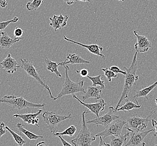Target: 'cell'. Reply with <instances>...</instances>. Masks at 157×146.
<instances>
[{"label":"cell","instance_id":"cell-4","mask_svg":"<svg viewBox=\"0 0 157 146\" xmlns=\"http://www.w3.org/2000/svg\"><path fill=\"white\" fill-rule=\"evenodd\" d=\"M0 103H6L19 110L24 108H44L45 103H36L27 101L22 97H17L14 95H5L0 99Z\"/></svg>","mask_w":157,"mask_h":146},{"label":"cell","instance_id":"cell-42","mask_svg":"<svg viewBox=\"0 0 157 146\" xmlns=\"http://www.w3.org/2000/svg\"><path fill=\"white\" fill-rule=\"evenodd\" d=\"M155 103H156V105L157 106V98L155 99Z\"/></svg>","mask_w":157,"mask_h":146},{"label":"cell","instance_id":"cell-13","mask_svg":"<svg viewBox=\"0 0 157 146\" xmlns=\"http://www.w3.org/2000/svg\"><path fill=\"white\" fill-rule=\"evenodd\" d=\"M0 65L2 67L4 70L7 73L13 74L19 69L20 67H21V65H19L16 60L11 56V54L9 53Z\"/></svg>","mask_w":157,"mask_h":146},{"label":"cell","instance_id":"cell-9","mask_svg":"<svg viewBox=\"0 0 157 146\" xmlns=\"http://www.w3.org/2000/svg\"><path fill=\"white\" fill-rule=\"evenodd\" d=\"M115 108L113 106H110L109 111L106 114L103 115L101 116L91 120L86 121L87 124H96L97 126L102 125L104 127L106 128L113 121L116 120L120 118L119 116L115 114Z\"/></svg>","mask_w":157,"mask_h":146},{"label":"cell","instance_id":"cell-43","mask_svg":"<svg viewBox=\"0 0 157 146\" xmlns=\"http://www.w3.org/2000/svg\"><path fill=\"white\" fill-rule=\"evenodd\" d=\"M145 144H146V143H144H144H143V145H142V146H145Z\"/></svg>","mask_w":157,"mask_h":146},{"label":"cell","instance_id":"cell-45","mask_svg":"<svg viewBox=\"0 0 157 146\" xmlns=\"http://www.w3.org/2000/svg\"><path fill=\"white\" fill-rule=\"evenodd\" d=\"M157 146V144H154V145H153V146Z\"/></svg>","mask_w":157,"mask_h":146},{"label":"cell","instance_id":"cell-47","mask_svg":"<svg viewBox=\"0 0 157 146\" xmlns=\"http://www.w3.org/2000/svg\"><path fill=\"white\" fill-rule=\"evenodd\" d=\"M0 124H1V123H0Z\"/></svg>","mask_w":157,"mask_h":146},{"label":"cell","instance_id":"cell-15","mask_svg":"<svg viewBox=\"0 0 157 146\" xmlns=\"http://www.w3.org/2000/svg\"><path fill=\"white\" fill-rule=\"evenodd\" d=\"M64 39L66 41H67L72 42V43H75V44H77V45H79V46H82L83 47L86 48L90 52H91V54L99 56L102 57L104 60H105V56H104V55L102 54L101 53V51H102L103 50V47H101L100 46L97 45V44L85 45V44H83V43H79V42H78L75 41H73V40L69 39V38H67L66 36H65V35L64 36Z\"/></svg>","mask_w":157,"mask_h":146},{"label":"cell","instance_id":"cell-27","mask_svg":"<svg viewBox=\"0 0 157 146\" xmlns=\"http://www.w3.org/2000/svg\"><path fill=\"white\" fill-rule=\"evenodd\" d=\"M44 0H33L32 2H29L26 7L29 11H34L38 9Z\"/></svg>","mask_w":157,"mask_h":146},{"label":"cell","instance_id":"cell-23","mask_svg":"<svg viewBox=\"0 0 157 146\" xmlns=\"http://www.w3.org/2000/svg\"><path fill=\"white\" fill-rule=\"evenodd\" d=\"M141 107V105H139L138 101H137L136 103H135L132 101H127L124 105L121 107H119V108L116 110H115V112H116L117 111H129L134 108H140Z\"/></svg>","mask_w":157,"mask_h":146},{"label":"cell","instance_id":"cell-37","mask_svg":"<svg viewBox=\"0 0 157 146\" xmlns=\"http://www.w3.org/2000/svg\"><path fill=\"white\" fill-rule=\"evenodd\" d=\"M98 146H110V144L106 143L102 137H100V143Z\"/></svg>","mask_w":157,"mask_h":146},{"label":"cell","instance_id":"cell-41","mask_svg":"<svg viewBox=\"0 0 157 146\" xmlns=\"http://www.w3.org/2000/svg\"><path fill=\"white\" fill-rule=\"evenodd\" d=\"M78 1H82V2H91V0H77Z\"/></svg>","mask_w":157,"mask_h":146},{"label":"cell","instance_id":"cell-38","mask_svg":"<svg viewBox=\"0 0 157 146\" xmlns=\"http://www.w3.org/2000/svg\"><path fill=\"white\" fill-rule=\"evenodd\" d=\"M7 6L6 0H0V6L2 8H5Z\"/></svg>","mask_w":157,"mask_h":146},{"label":"cell","instance_id":"cell-10","mask_svg":"<svg viewBox=\"0 0 157 146\" xmlns=\"http://www.w3.org/2000/svg\"><path fill=\"white\" fill-rule=\"evenodd\" d=\"M73 97L75 99H76L79 102V103L81 105H83L86 107L88 108V111L86 112L87 114L90 113V112L93 113L97 116V118L100 116H99L100 113L101 111H104L105 107L106 105V103L105 102L103 99H100L99 101L96 102V103H86L81 100H80L75 95H73Z\"/></svg>","mask_w":157,"mask_h":146},{"label":"cell","instance_id":"cell-17","mask_svg":"<svg viewBox=\"0 0 157 146\" xmlns=\"http://www.w3.org/2000/svg\"><path fill=\"white\" fill-rule=\"evenodd\" d=\"M89 63H90L89 61L86 60L78 55L75 54H69L67 55L66 60L58 63V65L64 67L66 65H67V64L74 65V64H89Z\"/></svg>","mask_w":157,"mask_h":146},{"label":"cell","instance_id":"cell-40","mask_svg":"<svg viewBox=\"0 0 157 146\" xmlns=\"http://www.w3.org/2000/svg\"><path fill=\"white\" fill-rule=\"evenodd\" d=\"M36 146H49L48 144L46 143V142H45L44 141L43 142H40L36 145Z\"/></svg>","mask_w":157,"mask_h":146},{"label":"cell","instance_id":"cell-11","mask_svg":"<svg viewBox=\"0 0 157 146\" xmlns=\"http://www.w3.org/2000/svg\"><path fill=\"white\" fill-rule=\"evenodd\" d=\"M154 129H150L144 132H135L134 131H130V137L129 141L124 146H142L143 144V140L145 137L151 132L154 131Z\"/></svg>","mask_w":157,"mask_h":146},{"label":"cell","instance_id":"cell-21","mask_svg":"<svg viewBox=\"0 0 157 146\" xmlns=\"http://www.w3.org/2000/svg\"><path fill=\"white\" fill-rule=\"evenodd\" d=\"M130 133L128 132L125 134V135L121 136V137H111V142L110 146H123V144L125 143L127 138L129 137Z\"/></svg>","mask_w":157,"mask_h":146},{"label":"cell","instance_id":"cell-39","mask_svg":"<svg viewBox=\"0 0 157 146\" xmlns=\"http://www.w3.org/2000/svg\"><path fill=\"white\" fill-rule=\"evenodd\" d=\"M68 5H71L73 3H75V2L77 1V0H63Z\"/></svg>","mask_w":157,"mask_h":146},{"label":"cell","instance_id":"cell-7","mask_svg":"<svg viewBox=\"0 0 157 146\" xmlns=\"http://www.w3.org/2000/svg\"><path fill=\"white\" fill-rule=\"evenodd\" d=\"M155 112V111L151 112V114L146 118L137 116L126 118V124L128 127L125 128V129L129 132L132 130L135 132H141L147 127L148 123L150 121L149 118Z\"/></svg>","mask_w":157,"mask_h":146},{"label":"cell","instance_id":"cell-35","mask_svg":"<svg viewBox=\"0 0 157 146\" xmlns=\"http://www.w3.org/2000/svg\"><path fill=\"white\" fill-rule=\"evenodd\" d=\"M151 123L153 127L155 128V133L154 134V137H156L157 135V121L154 119H152L151 120Z\"/></svg>","mask_w":157,"mask_h":146},{"label":"cell","instance_id":"cell-1","mask_svg":"<svg viewBox=\"0 0 157 146\" xmlns=\"http://www.w3.org/2000/svg\"><path fill=\"white\" fill-rule=\"evenodd\" d=\"M138 52H136L134 55L132 63L129 67H124V69L126 71V74L124 75L125 78V83H124V87L123 89L119 101L118 102L117 104L116 105V107L115 110H116L119 107L121 103L124 102L129 101V93L132 89V86L135 84L136 81L139 79V76L136 75V71L138 69V61L136 60Z\"/></svg>","mask_w":157,"mask_h":146},{"label":"cell","instance_id":"cell-31","mask_svg":"<svg viewBox=\"0 0 157 146\" xmlns=\"http://www.w3.org/2000/svg\"><path fill=\"white\" fill-rule=\"evenodd\" d=\"M110 70H111L112 71H113L115 73H120V74H122L124 75H125L126 74V71H124L122 70H121L120 69L119 67H116V66H112V67H110Z\"/></svg>","mask_w":157,"mask_h":146},{"label":"cell","instance_id":"cell-29","mask_svg":"<svg viewBox=\"0 0 157 146\" xmlns=\"http://www.w3.org/2000/svg\"><path fill=\"white\" fill-rule=\"evenodd\" d=\"M101 70L103 71L105 74V75L107 78V80L109 82H111L112 81L113 78H115L117 77V75L115 73L112 71L111 70H110V69H109L108 67L105 68V69H101Z\"/></svg>","mask_w":157,"mask_h":146},{"label":"cell","instance_id":"cell-3","mask_svg":"<svg viewBox=\"0 0 157 146\" xmlns=\"http://www.w3.org/2000/svg\"><path fill=\"white\" fill-rule=\"evenodd\" d=\"M86 111L82 112V127L77 136L71 140L75 146H91L92 143L96 140V137L89 130L86 123Z\"/></svg>","mask_w":157,"mask_h":146},{"label":"cell","instance_id":"cell-46","mask_svg":"<svg viewBox=\"0 0 157 146\" xmlns=\"http://www.w3.org/2000/svg\"><path fill=\"white\" fill-rule=\"evenodd\" d=\"M0 54H1V52H0Z\"/></svg>","mask_w":157,"mask_h":146},{"label":"cell","instance_id":"cell-5","mask_svg":"<svg viewBox=\"0 0 157 146\" xmlns=\"http://www.w3.org/2000/svg\"><path fill=\"white\" fill-rule=\"evenodd\" d=\"M20 60L21 62V67L22 69L25 70L29 76L33 78L36 81H37L38 83H39L43 88L47 90L49 93V95L51 99H54L55 97H54V95L52 93L50 87L45 82V78L39 74L37 69L35 67L33 63L29 61L28 59H22V58L20 59Z\"/></svg>","mask_w":157,"mask_h":146},{"label":"cell","instance_id":"cell-22","mask_svg":"<svg viewBox=\"0 0 157 146\" xmlns=\"http://www.w3.org/2000/svg\"><path fill=\"white\" fill-rule=\"evenodd\" d=\"M45 63L47 65V68L48 70L50 71L52 73H55L56 75L58 77H62L61 74L59 72L58 67V64L56 62H53L50 59H49L48 57H45Z\"/></svg>","mask_w":157,"mask_h":146},{"label":"cell","instance_id":"cell-34","mask_svg":"<svg viewBox=\"0 0 157 146\" xmlns=\"http://www.w3.org/2000/svg\"><path fill=\"white\" fill-rule=\"evenodd\" d=\"M76 72L79 74V75L82 77H87L88 75V71L85 69H83L80 71L76 70Z\"/></svg>","mask_w":157,"mask_h":146},{"label":"cell","instance_id":"cell-28","mask_svg":"<svg viewBox=\"0 0 157 146\" xmlns=\"http://www.w3.org/2000/svg\"><path fill=\"white\" fill-rule=\"evenodd\" d=\"M49 19L50 20V26L54 29L56 32L58 29H61L62 27L58 20L57 15H54L53 18H50Z\"/></svg>","mask_w":157,"mask_h":146},{"label":"cell","instance_id":"cell-6","mask_svg":"<svg viewBox=\"0 0 157 146\" xmlns=\"http://www.w3.org/2000/svg\"><path fill=\"white\" fill-rule=\"evenodd\" d=\"M44 122L47 124L52 133H55L58 132V125L63 121L72 118V114H69L67 116H64L57 114L55 112L45 111L43 114Z\"/></svg>","mask_w":157,"mask_h":146},{"label":"cell","instance_id":"cell-30","mask_svg":"<svg viewBox=\"0 0 157 146\" xmlns=\"http://www.w3.org/2000/svg\"><path fill=\"white\" fill-rule=\"evenodd\" d=\"M19 18L15 16L11 20H7L5 22H0V30H3L5 29L6 28L7 26L9 25L11 22H16L19 21Z\"/></svg>","mask_w":157,"mask_h":146},{"label":"cell","instance_id":"cell-19","mask_svg":"<svg viewBox=\"0 0 157 146\" xmlns=\"http://www.w3.org/2000/svg\"><path fill=\"white\" fill-rule=\"evenodd\" d=\"M16 128L21 133L24 134L26 137H28L29 140H37L39 138H43L44 137L41 136L36 135L26 129L24 128V125L22 123H18L16 125Z\"/></svg>","mask_w":157,"mask_h":146},{"label":"cell","instance_id":"cell-16","mask_svg":"<svg viewBox=\"0 0 157 146\" xmlns=\"http://www.w3.org/2000/svg\"><path fill=\"white\" fill-rule=\"evenodd\" d=\"M0 47L2 49L7 50L11 47L13 44L18 42L19 41L23 39L22 37L20 38H11L6 32L2 30L0 33Z\"/></svg>","mask_w":157,"mask_h":146},{"label":"cell","instance_id":"cell-2","mask_svg":"<svg viewBox=\"0 0 157 146\" xmlns=\"http://www.w3.org/2000/svg\"><path fill=\"white\" fill-rule=\"evenodd\" d=\"M65 71H66V78L65 82L64 83L62 87V89L57 97H55L54 100H57L62 98L63 96L67 95H74L75 93L78 92L86 93L85 88H83L84 80H81L78 83L73 82L69 78L68 75V71L70 68L68 66H64Z\"/></svg>","mask_w":157,"mask_h":146},{"label":"cell","instance_id":"cell-32","mask_svg":"<svg viewBox=\"0 0 157 146\" xmlns=\"http://www.w3.org/2000/svg\"><path fill=\"white\" fill-rule=\"evenodd\" d=\"M24 31L22 29L18 27H16V28L14 29L13 31V34L15 35V38H20L21 37L22 34H23Z\"/></svg>","mask_w":157,"mask_h":146},{"label":"cell","instance_id":"cell-12","mask_svg":"<svg viewBox=\"0 0 157 146\" xmlns=\"http://www.w3.org/2000/svg\"><path fill=\"white\" fill-rule=\"evenodd\" d=\"M134 33L137 38V42L134 45L136 52L138 53L147 52L151 47V42L144 35H139L138 30H134Z\"/></svg>","mask_w":157,"mask_h":146},{"label":"cell","instance_id":"cell-36","mask_svg":"<svg viewBox=\"0 0 157 146\" xmlns=\"http://www.w3.org/2000/svg\"><path fill=\"white\" fill-rule=\"evenodd\" d=\"M58 137L59 138V139L60 140H61V142L62 143L63 146H72L70 143H68V142H67L66 140H64L63 138L62 137V136H58Z\"/></svg>","mask_w":157,"mask_h":146},{"label":"cell","instance_id":"cell-14","mask_svg":"<svg viewBox=\"0 0 157 146\" xmlns=\"http://www.w3.org/2000/svg\"><path fill=\"white\" fill-rule=\"evenodd\" d=\"M43 111L41 110H39L37 112L34 114H14L13 117L18 118L22 119V120L29 125H36V127L39 128V119L37 118V116L41 114Z\"/></svg>","mask_w":157,"mask_h":146},{"label":"cell","instance_id":"cell-25","mask_svg":"<svg viewBox=\"0 0 157 146\" xmlns=\"http://www.w3.org/2000/svg\"><path fill=\"white\" fill-rule=\"evenodd\" d=\"M5 129H7V131H9L10 133H11V134L12 135V136L14 140H15L16 143L18 144V146H23L24 144L26 143V142L22 138V137H21L20 136L18 135L16 133V132H15L11 129H10L9 127L5 126Z\"/></svg>","mask_w":157,"mask_h":146},{"label":"cell","instance_id":"cell-18","mask_svg":"<svg viewBox=\"0 0 157 146\" xmlns=\"http://www.w3.org/2000/svg\"><path fill=\"white\" fill-rule=\"evenodd\" d=\"M102 88L101 86H89L85 95L82 96V101L85 102L86 99L90 98H94L96 99H100L101 98V93L102 91Z\"/></svg>","mask_w":157,"mask_h":146},{"label":"cell","instance_id":"cell-8","mask_svg":"<svg viewBox=\"0 0 157 146\" xmlns=\"http://www.w3.org/2000/svg\"><path fill=\"white\" fill-rule=\"evenodd\" d=\"M126 124V121L123 120H118L108 125L105 130L102 131L100 133L97 134L96 137H102V138L115 136V137H121L122 134L124 126Z\"/></svg>","mask_w":157,"mask_h":146},{"label":"cell","instance_id":"cell-33","mask_svg":"<svg viewBox=\"0 0 157 146\" xmlns=\"http://www.w3.org/2000/svg\"><path fill=\"white\" fill-rule=\"evenodd\" d=\"M4 128H5V124L3 122H2L0 124V138H1L4 134L6 133L7 130L6 129H5Z\"/></svg>","mask_w":157,"mask_h":146},{"label":"cell","instance_id":"cell-20","mask_svg":"<svg viewBox=\"0 0 157 146\" xmlns=\"http://www.w3.org/2000/svg\"><path fill=\"white\" fill-rule=\"evenodd\" d=\"M157 86V81L154 83L153 84H151V86H148L147 87L141 89L139 91L136 92V95L135 96L133 97V99H137L139 97H145V99H148V97L147 95L148 94L151 92L153 89L156 87Z\"/></svg>","mask_w":157,"mask_h":146},{"label":"cell","instance_id":"cell-26","mask_svg":"<svg viewBox=\"0 0 157 146\" xmlns=\"http://www.w3.org/2000/svg\"><path fill=\"white\" fill-rule=\"evenodd\" d=\"M87 77L91 80V81L93 83V84H92L93 87L100 86L102 88L103 90L105 88V82H104V81L101 80V78H102V75H99L94 76V77H92V76L88 75Z\"/></svg>","mask_w":157,"mask_h":146},{"label":"cell","instance_id":"cell-24","mask_svg":"<svg viewBox=\"0 0 157 146\" xmlns=\"http://www.w3.org/2000/svg\"><path fill=\"white\" fill-rule=\"evenodd\" d=\"M76 132H77V128H76L75 125H71L64 131H63V132L59 133L58 132L57 133H54L53 136H57V137L59 136H67L72 137L75 135Z\"/></svg>","mask_w":157,"mask_h":146},{"label":"cell","instance_id":"cell-44","mask_svg":"<svg viewBox=\"0 0 157 146\" xmlns=\"http://www.w3.org/2000/svg\"><path fill=\"white\" fill-rule=\"evenodd\" d=\"M117 1H123V2H124L125 0H117Z\"/></svg>","mask_w":157,"mask_h":146}]
</instances>
